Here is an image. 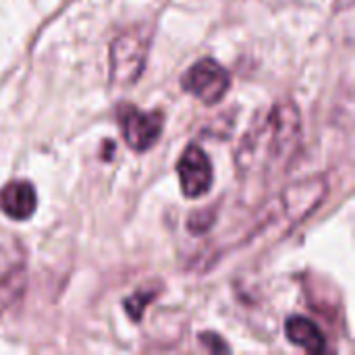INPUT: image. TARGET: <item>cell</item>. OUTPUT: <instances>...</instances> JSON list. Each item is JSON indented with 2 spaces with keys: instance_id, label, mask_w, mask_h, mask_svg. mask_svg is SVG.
<instances>
[{
  "instance_id": "4",
  "label": "cell",
  "mask_w": 355,
  "mask_h": 355,
  "mask_svg": "<svg viewBox=\"0 0 355 355\" xmlns=\"http://www.w3.org/2000/svg\"><path fill=\"white\" fill-rule=\"evenodd\" d=\"M119 123H121L125 141L135 152H146L158 141L162 127H164V114L160 110L144 112L131 104H125L119 110Z\"/></svg>"
},
{
  "instance_id": "9",
  "label": "cell",
  "mask_w": 355,
  "mask_h": 355,
  "mask_svg": "<svg viewBox=\"0 0 355 355\" xmlns=\"http://www.w3.org/2000/svg\"><path fill=\"white\" fill-rule=\"evenodd\" d=\"M154 297H156V291H154V289H150V291L139 289L133 297H129V300L125 302V310H127V314L131 316V320H141V316H144L148 304H150Z\"/></svg>"
},
{
  "instance_id": "7",
  "label": "cell",
  "mask_w": 355,
  "mask_h": 355,
  "mask_svg": "<svg viewBox=\"0 0 355 355\" xmlns=\"http://www.w3.org/2000/svg\"><path fill=\"white\" fill-rule=\"evenodd\" d=\"M285 335L287 339L310 352V354H324L327 352V337L324 333L320 331V327L316 322H312L310 318L306 316H291L287 322H285Z\"/></svg>"
},
{
  "instance_id": "5",
  "label": "cell",
  "mask_w": 355,
  "mask_h": 355,
  "mask_svg": "<svg viewBox=\"0 0 355 355\" xmlns=\"http://www.w3.org/2000/svg\"><path fill=\"white\" fill-rule=\"evenodd\" d=\"M177 173H179L183 196L191 198V200L206 196L214 181L212 162L200 146L185 148L179 164H177Z\"/></svg>"
},
{
  "instance_id": "3",
  "label": "cell",
  "mask_w": 355,
  "mask_h": 355,
  "mask_svg": "<svg viewBox=\"0 0 355 355\" xmlns=\"http://www.w3.org/2000/svg\"><path fill=\"white\" fill-rule=\"evenodd\" d=\"M181 85L185 92L193 94L204 104L214 106L225 98L231 85V75L214 58H202L183 73Z\"/></svg>"
},
{
  "instance_id": "10",
  "label": "cell",
  "mask_w": 355,
  "mask_h": 355,
  "mask_svg": "<svg viewBox=\"0 0 355 355\" xmlns=\"http://www.w3.org/2000/svg\"><path fill=\"white\" fill-rule=\"evenodd\" d=\"M212 220H214V210L212 212H206V210H200L196 214L189 216L187 220V227L193 231V233H204L206 229L212 227Z\"/></svg>"
},
{
  "instance_id": "2",
  "label": "cell",
  "mask_w": 355,
  "mask_h": 355,
  "mask_svg": "<svg viewBox=\"0 0 355 355\" xmlns=\"http://www.w3.org/2000/svg\"><path fill=\"white\" fill-rule=\"evenodd\" d=\"M150 31L141 25L123 31L110 46V83L116 87L133 85L146 67Z\"/></svg>"
},
{
  "instance_id": "8",
  "label": "cell",
  "mask_w": 355,
  "mask_h": 355,
  "mask_svg": "<svg viewBox=\"0 0 355 355\" xmlns=\"http://www.w3.org/2000/svg\"><path fill=\"white\" fill-rule=\"evenodd\" d=\"M25 291V266L19 264H6V268L0 272V314L8 310Z\"/></svg>"
},
{
  "instance_id": "11",
  "label": "cell",
  "mask_w": 355,
  "mask_h": 355,
  "mask_svg": "<svg viewBox=\"0 0 355 355\" xmlns=\"http://www.w3.org/2000/svg\"><path fill=\"white\" fill-rule=\"evenodd\" d=\"M200 341H202V345H206L210 352H223V349L227 352V349H229V347L223 343V339H218L216 335H202Z\"/></svg>"
},
{
  "instance_id": "1",
  "label": "cell",
  "mask_w": 355,
  "mask_h": 355,
  "mask_svg": "<svg viewBox=\"0 0 355 355\" xmlns=\"http://www.w3.org/2000/svg\"><path fill=\"white\" fill-rule=\"evenodd\" d=\"M302 131V119L291 102L275 104L266 121L250 133L237 152V164L241 171L268 168L283 162L297 146Z\"/></svg>"
},
{
  "instance_id": "6",
  "label": "cell",
  "mask_w": 355,
  "mask_h": 355,
  "mask_svg": "<svg viewBox=\"0 0 355 355\" xmlns=\"http://www.w3.org/2000/svg\"><path fill=\"white\" fill-rule=\"evenodd\" d=\"M0 210L12 220H27L37 210V193L29 181H10L0 189Z\"/></svg>"
}]
</instances>
